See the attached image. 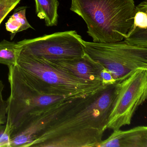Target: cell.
<instances>
[{
    "label": "cell",
    "mask_w": 147,
    "mask_h": 147,
    "mask_svg": "<svg viewBox=\"0 0 147 147\" xmlns=\"http://www.w3.org/2000/svg\"><path fill=\"white\" fill-rule=\"evenodd\" d=\"M119 83L70 99L49 129L30 147H98L107 129Z\"/></svg>",
    "instance_id": "1"
},
{
    "label": "cell",
    "mask_w": 147,
    "mask_h": 147,
    "mask_svg": "<svg viewBox=\"0 0 147 147\" xmlns=\"http://www.w3.org/2000/svg\"><path fill=\"white\" fill-rule=\"evenodd\" d=\"M98 147H147V127L138 126L126 131H113Z\"/></svg>",
    "instance_id": "10"
},
{
    "label": "cell",
    "mask_w": 147,
    "mask_h": 147,
    "mask_svg": "<svg viewBox=\"0 0 147 147\" xmlns=\"http://www.w3.org/2000/svg\"><path fill=\"white\" fill-rule=\"evenodd\" d=\"M26 7H23L17 9L6 23V30L11 33V40L13 39L18 32L30 28L34 29L26 19Z\"/></svg>",
    "instance_id": "12"
},
{
    "label": "cell",
    "mask_w": 147,
    "mask_h": 147,
    "mask_svg": "<svg viewBox=\"0 0 147 147\" xmlns=\"http://www.w3.org/2000/svg\"><path fill=\"white\" fill-rule=\"evenodd\" d=\"M21 0H0V24Z\"/></svg>",
    "instance_id": "14"
},
{
    "label": "cell",
    "mask_w": 147,
    "mask_h": 147,
    "mask_svg": "<svg viewBox=\"0 0 147 147\" xmlns=\"http://www.w3.org/2000/svg\"><path fill=\"white\" fill-rule=\"evenodd\" d=\"M70 10L86 23L93 42L123 41L133 26L134 0H71Z\"/></svg>",
    "instance_id": "2"
},
{
    "label": "cell",
    "mask_w": 147,
    "mask_h": 147,
    "mask_svg": "<svg viewBox=\"0 0 147 147\" xmlns=\"http://www.w3.org/2000/svg\"><path fill=\"white\" fill-rule=\"evenodd\" d=\"M4 84L0 80V125L5 124L7 122V100L3 98L2 92L4 89Z\"/></svg>",
    "instance_id": "15"
},
{
    "label": "cell",
    "mask_w": 147,
    "mask_h": 147,
    "mask_svg": "<svg viewBox=\"0 0 147 147\" xmlns=\"http://www.w3.org/2000/svg\"><path fill=\"white\" fill-rule=\"evenodd\" d=\"M49 61L79 79L102 83L99 76L102 65L92 60L86 54L80 57Z\"/></svg>",
    "instance_id": "9"
},
{
    "label": "cell",
    "mask_w": 147,
    "mask_h": 147,
    "mask_svg": "<svg viewBox=\"0 0 147 147\" xmlns=\"http://www.w3.org/2000/svg\"><path fill=\"white\" fill-rule=\"evenodd\" d=\"M8 67L11 94L7 100L6 124L11 133L30 115L42 112L68 99L40 92L32 85L18 65Z\"/></svg>",
    "instance_id": "4"
},
{
    "label": "cell",
    "mask_w": 147,
    "mask_h": 147,
    "mask_svg": "<svg viewBox=\"0 0 147 147\" xmlns=\"http://www.w3.org/2000/svg\"><path fill=\"white\" fill-rule=\"evenodd\" d=\"M17 65L32 85L42 92L67 98L89 95L103 86L86 81L47 60L21 51Z\"/></svg>",
    "instance_id": "3"
},
{
    "label": "cell",
    "mask_w": 147,
    "mask_h": 147,
    "mask_svg": "<svg viewBox=\"0 0 147 147\" xmlns=\"http://www.w3.org/2000/svg\"><path fill=\"white\" fill-rule=\"evenodd\" d=\"M69 99L55 105L48 110L30 115L11 133L10 147H30L53 124L65 108Z\"/></svg>",
    "instance_id": "8"
},
{
    "label": "cell",
    "mask_w": 147,
    "mask_h": 147,
    "mask_svg": "<svg viewBox=\"0 0 147 147\" xmlns=\"http://www.w3.org/2000/svg\"><path fill=\"white\" fill-rule=\"evenodd\" d=\"M82 43L85 54L109 70L117 82L139 69H147V47L134 46L124 40L112 43Z\"/></svg>",
    "instance_id": "5"
},
{
    "label": "cell",
    "mask_w": 147,
    "mask_h": 147,
    "mask_svg": "<svg viewBox=\"0 0 147 147\" xmlns=\"http://www.w3.org/2000/svg\"><path fill=\"white\" fill-rule=\"evenodd\" d=\"M36 13L40 19H44L47 26H57L59 5L58 0H35Z\"/></svg>",
    "instance_id": "11"
},
{
    "label": "cell",
    "mask_w": 147,
    "mask_h": 147,
    "mask_svg": "<svg viewBox=\"0 0 147 147\" xmlns=\"http://www.w3.org/2000/svg\"><path fill=\"white\" fill-rule=\"evenodd\" d=\"M82 37L75 30L55 32L18 42L22 51L49 61L70 59L85 55Z\"/></svg>",
    "instance_id": "7"
},
{
    "label": "cell",
    "mask_w": 147,
    "mask_h": 147,
    "mask_svg": "<svg viewBox=\"0 0 147 147\" xmlns=\"http://www.w3.org/2000/svg\"><path fill=\"white\" fill-rule=\"evenodd\" d=\"M22 48L18 43L3 40L0 42V63L8 67L17 65Z\"/></svg>",
    "instance_id": "13"
},
{
    "label": "cell",
    "mask_w": 147,
    "mask_h": 147,
    "mask_svg": "<svg viewBox=\"0 0 147 147\" xmlns=\"http://www.w3.org/2000/svg\"><path fill=\"white\" fill-rule=\"evenodd\" d=\"M147 98V69H139L119 83L107 129H120L131 123L134 113Z\"/></svg>",
    "instance_id": "6"
},
{
    "label": "cell",
    "mask_w": 147,
    "mask_h": 147,
    "mask_svg": "<svg viewBox=\"0 0 147 147\" xmlns=\"http://www.w3.org/2000/svg\"><path fill=\"white\" fill-rule=\"evenodd\" d=\"M11 132L6 124L0 125V147H10Z\"/></svg>",
    "instance_id": "16"
}]
</instances>
